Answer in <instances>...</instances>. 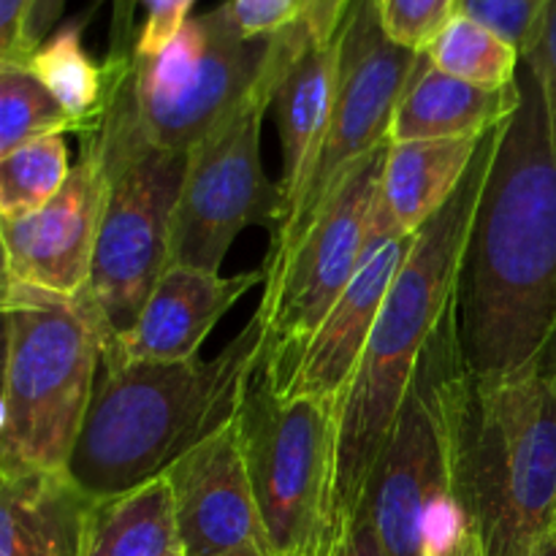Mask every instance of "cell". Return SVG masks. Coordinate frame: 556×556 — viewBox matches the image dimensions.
I'll return each mask as SVG.
<instances>
[{
    "label": "cell",
    "instance_id": "5",
    "mask_svg": "<svg viewBox=\"0 0 556 556\" xmlns=\"http://www.w3.org/2000/svg\"><path fill=\"white\" fill-rule=\"evenodd\" d=\"M465 386L451 307L424 351L364 494L362 514L386 556H456L472 532L459 476Z\"/></svg>",
    "mask_w": 556,
    "mask_h": 556
},
{
    "label": "cell",
    "instance_id": "16",
    "mask_svg": "<svg viewBox=\"0 0 556 556\" xmlns=\"http://www.w3.org/2000/svg\"><path fill=\"white\" fill-rule=\"evenodd\" d=\"M348 9L351 0H307L302 16L286 27V63L271 101L282 144L286 212L329 128Z\"/></svg>",
    "mask_w": 556,
    "mask_h": 556
},
{
    "label": "cell",
    "instance_id": "32",
    "mask_svg": "<svg viewBox=\"0 0 556 556\" xmlns=\"http://www.w3.org/2000/svg\"><path fill=\"white\" fill-rule=\"evenodd\" d=\"M324 556H386L380 548L378 535H375L372 525L364 514H358V519L353 521L348 530H342L334 541L326 546Z\"/></svg>",
    "mask_w": 556,
    "mask_h": 556
},
{
    "label": "cell",
    "instance_id": "22",
    "mask_svg": "<svg viewBox=\"0 0 556 556\" xmlns=\"http://www.w3.org/2000/svg\"><path fill=\"white\" fill-rule=\"evenodd\" d=\"M25 71L52 92L54 101L74 119L76 134L81 136L96 128L106 103L109 63L103 60L98 65L87 54L81 43V22H68L43 38L25 63Z\"/></svg>",
    "mask_w": 556,
    "mask_h": 556
},
{
    "label": "cell",
    "instance_id": "31",
    "mask_svg": "<svg viewBox=\"0 0 556 556\" xmlns=\"http://www.w3.org/2000/svg\"><path fill=\"white\" fill-rule=\"evenodd\" d=\"M33 0H0V65L25 68L36 43L30 41Z\"/></svg>",
    "mask_w": 556,
    "mask_h": 556
},
{
    "label": "cell",
    "instance_id": "15",
    "mask_svg": "<svg viewBox=\"0 0 556 556\" xmlns=\"http://www.w3.org/2000/svg\"><path fill=\"white\" fill-rule=\"evenodd\" d=\"M413 244H416V237L402 233L386 215L380 199L375 201L362 264L334 307L329 309L320 329L315 331L309 345L304 348L296 372L280 391L282 396H309L340 413L342 396L356 375L386 296L405 266Z\"/></svg>",
    "mask_w": 556,
    "mask_h": 556
},
{
    "label": "cell",
    "instance_id": "33",
    "mask_svg": "<svg viewBox=\"0 0 556 556\" xmlns=\"http://www.w3.org/2000/svg\"><path fill=\"white\" fill-rule=\"evenodd\" d=\"M63 9H65V0H33L30 41L36 43V49L43 38L52 36L54 25H58V20L63 16Z\"/></svg>",
    "mask_w": 556,
    "mask_h": 556
},
{
    "label": "cell",
    "instance_id": "20",
    "mask_svg": "<svg viewBox=\"0 0 556 556\" xmlns=\"http://www.w3.org/2000/svg\"><path fill=\"white\" fill-rule=\"evenodd\" d=\"M481 141H389L378 199L402 233L418 237V231L454 199L476 163Z\"/></svg>",
    "mask_w": 556,
    "mask_h": 556
},
{
    "label": "cell",
    "instance_id": "34",
    "mask_svg": "<svg viewBox=\"0 0 556 556\" xmlns=\"http://www.w3.org/2000/svg\"><path fill=\"white\" fill-rule=\"evenodd\" d=\"M456 556H486L483 554V546H481V541H478L476 532H470V535H467V541L462 543L459 554Z\"/></svg>",
    "mask_w": 556,
    "mask_h": 556
},
{
    "label": "cell",
    "instance_id": "17",
    "mask_svg": "<svg viewBox=\"0 0 556 556\" xmlns=\"http://www.w3.org/2000/svg\"><path fill=\"white\" fill-rule=\"evenodd\" d=\"M258 282H266L264 269L223 277L220 271L168 266L136 324L103 348V358L139 364L195 358L223 315Z\"/></svg>",
    "mask_w": 556,
    "mask_h": 556
},
{
    "label": "cell",
    "instance_id": "8",
    "mask_svg": "<svg viewBox=\"0 0 556 556\" xmlns=\"http://www.w3.org/2000/svg\"><path fill=\"white\" fill-rule=\"evenodd\" d=\"M275 36H244L231 0L185 22L166 49L139 58L117 47L106 58L114 98L147 144L188 155L269 76Z\"/></svg>",
    "mask_w": 556,
    "mask_h": 556
},
{
    "label": "cell",
    "instance_id": "11",
    "mask_svg": "<svg viewBox=\"0 0 556 556\" xmlns=\"http://www.w3.org/2000/svg\"><path fill=\"white\" fill-rule=\"evenodd\" d=\"M389 141L358 161L331 199L282 258L264 266L266 340L261 372L282 391L302 362L304 348L348 288L367 248Z\"/></svg>",
    "mask_w": 556,
    "mask_h": 556
},
{
    "label": "cell",
    "instance_id": "23",
    "mask_svg": "<svg viewBox=\"0 0 556 556\" xmlns=\"http://www.w3.org/2000/svg\"><path fill=\"white\" fill-rule=\"evenodd\" d=\"M424 54L443 74L489 90L514 85L521 68V52L514 43L459 11L445 22Z\"/></svg>",
    "mask_w": 556,
    "mask_h": 556
},
{
    "label": "cell",
    "instance_id": "3",
    "mask_svg": "<svg viewBox=\"0 0 556 556\" xmlns=\"http://www.w3.org/2000/svg\"><path fill=\"white\" fill-rule=\"evenodd\" d=\"M266 315L255 307L242 331L212 358L172 364L103 358L68 476L98 500L117 497L237 418L264 356Z\"/></svg>",
    "mask_w": 556,
    "mask_h": 556
},
{
    "label": "cell",
    "instance_id": "29",
    "mask_svg": "<svg viewBox=\"0 0 556 556\" xmlns=\"http://www.w3.org/2000/svg\"><path fill=\"white\" fill-rule=\"evenodd\" d=\"M147 9V20L134 41V52L139 58H152L177 38L185 22L190 20V9L195 0H141Z\"/></svg>",
    "mask_w": 556,
    "mask_h": 556
},
{
    "label": "cell",
    "instance_id": "14",
    "mask_svg": "<svg viewBox=\"0 0 556 556\" xmlns=\"http://www.w3.org/2000/svg\"><path fill=\"white\" fill-rule=\"evenodd\" d=\"M163 476L185 556H275L255 505L237 418Z\"/></svg>",
    "mask_w": 556,
    "mask_h": 556
},
{
    "label": "cell",
    "instance_id": "36",
    "mask_svg": "<svg viewBox=\"0 0 556 556\" xmlns=\"http://www.w3.org/2000/svg\"><path fill=\"white\" fill-rule=\"evenodd\" d=\"M172 556H185V554H182V552H177V554H172Z\"/></svg>",
    "mask_w": 556,
    "mask_h": 556
},
{
    "label": "cell",
    "instance_id": "18",
    "mask_svg": "<svg viewBox=\"0 0 556 556\" xmlns=\"http://www.w3.org/2000/svg\"><path fill=\"white\" fill-rule=\"evenodd\" d=\"M96 505L68 470L0 478V556H81Z\"/></svg>",
    "mask_w": 556,
    "mask_h": 556
},
{
    "label": "cell",
    "instance_id": "19",
    "mask_svg": "<svg viewBox=\"0 0 556 556\" xmlns=\"http://www.w3.org/2000/svg\"><path fill=\"white\" fill-rule=\"evenodd\" d=\"M519 98V76L514 85L489 90L443 74L421 52L396 106L389 141L483 139L508 123Z\"/></svg>",
    "mask_w": 556,
    "mask_h": 556
},
{
    "label": "cell",
    "instance_id": "25",
    "mask_svg": "<svg viewBox=\"0 0 556 556\" xmlns=\"http://www.w3.org/2000/svg\"><path fill=\"white\" fill-rule=\"evenodd\" d=\"M68 130H76L74 119L30 71L0 65V155Z\"/></svg>",
    "mask_w": 556,
    "mask_h": 556
},
{
    "label": "cell",
    "instance_id": "26",
    "mask_svg": "<svg viewBox=\"0 0 556 556\" xmlns=\"http://www.w3.org/2000/svg\"><path fill=\"white\" fill-rule=\"evenodd\" d=\"M386 33L402 47L424 52L445 22L459 11V0H372Z\"/></svg>",
    "mask_w": 556,
    "mask_h": 556
},
{
    "label": "cell",
    "instance_id": "28",
    "mask_svg": "<svg viewBox=\"0 0 556 556\" xmlns=\"http://www.w3.org/2000/svg\"><path fill=\"white\" fill-rule=\"evenodd\" d=\"M527 68L541 81V90L546 96L548 114H552L556 134V0H546L532 25L527 47L521 52Z\"/></svg>",
    "mask_w": 556,
    "mask_h": 556
},
{
    "label": "cell",
    "instance_id": "12",
    "mask_svg": "<svg viewBox=\"0 0 556 556\" xmlns=\"http://www.w3.org/2000/svg\"><path fill=\"white\" fill-rule=\"evenodd\" d=\"M413 49L386 33L372 0H351L342 27L340 79L324 144L288 206L280 228L271 233V261L282 258L320 215L345 174L389 141L396 106L418 63Z\"/></svg>",
    "mask_w": 556,
    "mask_h": 556
},
{
    "label": "cell",
    "instance_id": "27",
    "mask_svg": "<svg viewBox=\"0 0 556 556\" xmlns=\"http://www.w3.org/2000/svg\"><path fill=\"white\" fill-rule=\"evenodd\" d=\"M543 3L546 0H459V14L492 27L519 52H525Z\"/></svg>",
    "mask_w": 556,
    "mask_h": 556
},
{
    "label": "cell",
    "instance_id": "13",
    "mask_svg": "<svg viewBox=\"0 0 556 556\" xmlns=\"http://www.w3.org/2000/svg\"><path fill=\"white\" fill-rule=\"evenodd\" d=\"M106 190L101 152L81 139L79 161L47 206L25 217H0L3 282L63 299L85 296Z\"/></svg>",
    "mask_w": 556,
    "mask_h": 556
},
{
    "label": "cell",
    "instance_id": "1",
    "mask_svg": "<svg viewBox=\"0 0 556 556\" xmlns=\"http://www.w3.org/2000/svg\"><path fill=\"white\" fill-rule=\"evenodd\" d=\"M519 90L456 277V334L472 378L519 372L541 362L556 337V134L525 60Z\"/></svg>",
    "mask_w": 556,
    "mask_h": 556
},
{
    "label": "cell",
    "instance_id": "4",
    "mask_svg": "<svg viewBox=\"0 0 556 556\" xmlns=\"http://www.w3.org/2000/svg\"><path fill=\"white\" fill-rule=\"evenodd\" d=\"M459 476L486 556H532L556 530V372L546 356L519 372H467Z\"/></svg>",
    "mask_w": 556,
    "mask_h": 556
},
{
    "label": "cell",
    "instance_id": "10",
    "mask_svg": "<svg viewBox=\"0 0 556 556\" xmlns=\"http://www.w3.org/2000/svg\"><path fill=\"white\" fill-rule=\"evenodd\" d=\"M286 63V30L277 33L269 76L215 130L188 152L172 226V264L220 271L228 250L250 226L271 233L286 217V193L261 161V125Z\"/></svg>",
    "mask_w": 556,
    "mask_h": 556
},
{
    "label": "cell",
    "instance_id": "2",
    "mask_svg": "<svg viewBox=\"0 0 556 556\" xmlns=\"http://www.w3.org/2000/svg\"><path fill=\"white\" fill-rule=\"evenodd\" d=\"M500 128L483 136L476 163L454 199L418 231L416 244L386 296L356 375L342 396L337 413L329 543L362 514L369 478L405 405L424 351L454 307L462 253L497 147Z\"/></svg>",
    "mask_w": 556,
    "mask_h": 556
},
{
    "label": "cell",
    "instance_id": "9",
    "mask_svg": "<svg viewBox=\"0 0 556 556\" xmlns=\"http://www.w3.org/2000/svg\"><path fill=\"white\" fill-rule=\"evenodd\" d=\"M244 465L275 556H324L331 535L337 410L282 396L261 372L237 413Z\"/></svg>",
    "mask_w": 556,
    "mask_h": 556
},
{
    "label": "cell",
    "instance_id": "30",
    "mask_svg": "<svg viewBox=\"0 0 556 556\" xmlns=\"http://www.w3.org/2000/svg\"><path fill=\"white\" fill-rule=\"evenodd\" d=\"M307 0H231L244 36H275L302 16Z\"/></svg>",
    "mask_w": 556,
    "mask_h": 556
},
{
    "label": "cell",
    "instance_id": "21",
    "mask_svg": "<svg viewBox=\"0 0 556 556\" xmlns=\"http://www.w3.org/2000/svg\"><path fill=\"white\" fill-rule=\"evenodd\" d=\"M179 552L166 476L98 500L81 556H172Z\"/></svg>",
    "mask_w": 556,
    "mask_h": 556
},
{
    "label": "cell",
    "instance_id": "35",
    "mask_svg": "<svg viewBox=\"0 0 556 556\" xmlns=\"http://www.w3.org/2000/svg\"><path fill=\"white\" fill-rule=\"evenodd\" d=\"M532 556H556V530L541 543V546L535 548V554Z\"/></svg>",
    "mask_w": 556,
    "mask_h": 556
},
{
    "label": "cell",
    "instance_id": "7",
    "mask_svg": "<svg viewBox=\"0 0 556 556\" xmlns=\"http://www.w3.org/2000/svg\"><path fill=\"white\" fill-rule=\"evenodd\" d=\"M90 139L109 177L96 258L85 299L103 331V348L130 329L172 264V226L188 155L147 144L123 103L106 92Z\"/></svg>",
    "mask_w": 556,
    "mask_h": 556
},
{
    "label": "cell",
    "instance_id": "6",
    "mask_svg": "<svg viewBox=\"0 0 556 556\" xmlns=\"http://www.w3.org/2000/svg\"><path fill=\"white\" fill-rule=\"evenodd\" d=\"M0 478L68 470L103 364L87 299L3 282Z\"/></svg>",
    "mask_w": 556,
    "mask_h": 556
},
{
    "label": "cell",
    "instance_id": "24",
    "mask_svg": "<svg viewBox=\"0 0 556 556\" xmlns=\"http://www.w3.org/2000/svg\"><path fill=\"white\" fill-rule=\"evenodd\" d=\"M65 134L41 136L0 155V217H25L47 206L71 174Z\"/></svg>",
    "mask_w": 556,
    "mask_h": 556
}]
</instances>
